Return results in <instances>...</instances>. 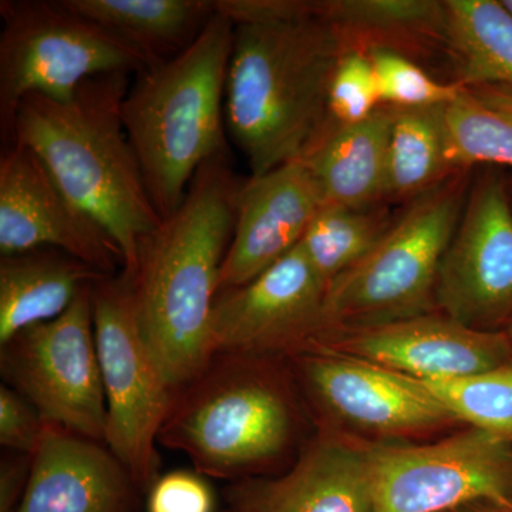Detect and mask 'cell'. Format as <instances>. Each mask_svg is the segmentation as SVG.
I'll use <instances>...</instances> for the list:
<instances>
[{"instance_id":"14","label":"cell","mask_w":512,"mask_h":512,"mask_svg":"<svg viewBox=\"0 0 512 512\" xmlns=\"http://www.w3.org/2000/svg\"><path fill=\"white\" fill-rule=\"evenodd\" d=\"M53 248L106 276L124 261L106 229L74 204L39 157L12 141L0 156V254Z\"/></svg>"},{"instance_id":"32","label":"cell","mask_w":512,"mask_h":512,"mask_svg":"<svg viewBox=\"0 0 512 512\" xmlns=\"http://www.w3.org/2000/svg\"><path fill=\"white\" fill-rule=\"evenodd\" d=\"M29 473L30 464L26 467L25 463H22V458L3 461L2 476H0V512L12 511L16 500L22 498L29 478L25 476Z\"/></svg>"},{"instance_id":"35","label":"cell","mask_w":512,"mask_h":512,"mask_svg":"<svg viewBox=\"0 0 512 512\" xmlns=\"http://www.w3.org/2000/svg\"><path fill=\"white\" fill-rule=\"evenodd\" d=\"M501 3H503L504 8L507 9L512 16V0H501Z\"/></svg>"},{"instance_id":"3","label":"cell","mask_w":512,"mask_h":512,"mask_svg":"<svg viewBox=\"0 0 512 512\" xmlns=\"http://www.w3.org/2000/svg\"><path fill=\"white\" fill-rule=\"evenodd\" d=\"M128 76H94L63 103L26 97L16 111L10 143L30 148L67 197L106 229L123 254L121 272L131 278L141 239L163 220L124 127Z\"/></svg>"},{"instance_id":"10","label":"cell","mask_w":512,"mask_h":512,"mask_svg":"<svg viewBox=\"0 0 512 512\" xmlns=\"http://www.w3.org/2000/svg\"><path fill=\"white\" fill-rule=\"evenodd\" d=\"M92 285L59 318L20 332L2 346V372L45 423L104 441L106 397L96 336Z\"/></svg>"},{"instance_id":"31","label":"cell","mask_w":512,"mask_h":512,"mask_svg":"<svg viewBox=\"0 0 512 512\" xmlns=\"http://www.w3.org/2000/svg\"><path fill=\"white\" fill-rule=\"evenodd\" d=\"M45 420L19 392L8 384L0 387V444L32 457L45 430Z\"/></svg>"},{"instance_id":"16","label":"cell","mask_w":512,"mask_h":512,"mask_svg":"<svg viewBox=\"0 0 512 512\" xmlns=\"http://www.w3.org/2000/svg\"><path fill=\"white\" fill-rule=\"evenodd\" d=\"M320 205L318 187L302 160L242 183L218 293L254 281L298 247Z\"/></svg>"},{"instance_id":"8","label":"cell","mask_w":512,"mask_h":512,"mask_svg":"<svg viewBox=\"0 0 512 512\" xmlns=\"http://www.w3.org/2000/svg\"><path fill=\"white\" fill-rule=\"evenodd\" d=\"M94 336L104 397V443L134 484L156 481L160 439L175 389L141 333L128 276H103L92 286Z\"/></svg>"},{"instance_id":"24","label":"cell","mask_w":512,"mask_h":512,"mask_svg":"<svg viewBox=\"0 0 512 512\" xmlns=\"http://www.w3.org/2000/svg\"><path fill=\"white\" fill-rule=\"evenodd\" d=\"M444 107H394L387 146V204H409L453 173L447 160Z\"/></svg>"},{"instance_id":"15","label":"cell","mask_w":512,"mask_h":512,"mask_svg":"<svg viewBox=\"0 0 512 512\" xmlns=\"http://www.w3.org/2000/svg\"><path fill=\"white\" fill-rule=\"evenodd\" d=\"M306 346L417 380L474 375L512 362L507 333L470 329L440 312L363 328L323 329Z\"/></svg>"},{"instance_id":"12","label":"cell","mask_w":512,"mask_h":512,"mask_svg":"<svg viewBox=\"0 0 512 512\" xmlns=\"http://www.w3.org/2000/svg\"><path fill=\"white\" fill-rule=\"evenodd\" d=\"M289 357L320 412L356 439H419L460 424L413 377L309 346Z\"/></svg>"},{"instance_id":"11","label":"cell","mask_w":512,"mask_h":512,"mask_svg":"<svg viewBox=\"0 0 512 512\" xmlns=\"http://www.w3.org/2000/svg\"><path fill=\"white\" fill-rule=\"evenodd\" d=\"M436 309L481 332H505L512 322V205L504 168L474 173L441 258Z\"/></svg>"},{"instance_id":"29","label":"cell","mask_w":512,"mask_h":512,"mask_svg":"<svg viewBox=\"0 0 512 512\" xmlns=\"http://www.w3.org/2000/svg\"><path fill=\"white\" fill-rule=\"evenodd\" d=\"M380 106L379 86L369 56L346 52L340 57L330 82V120L336 124L359 123Z\"/></svg>"},{"instance_id":"17","label":"cell","mask_w":512,"mask_h":512,"mask_svg":"<svg viewBox=\"0 0 512 512\" xmlns=\"http://www.w3.org/2000/svg\"><path fill=\"white\" fill-rule=\"evenodd\" d=\"M241 512H377L369 441L326 429L284 476L232 490Z\"/></svg>"},{"instance_id":"25","label":"cell","mask_w":512,"mask_h":512,"mask_svg":"<svg viewBox=\"0 0 512 512\" xmlns=\"http://www.w3.org/2000/svg\"><path fill=\"white\" fill-rule=\"evenodd\" d=\"M447 160L451 168L512 170V89H466L444 107Z\"/></svg>"},{"instance_id":"4","label":"cell","mask_w":512,"mask_h":512,"mask_svg":"<svg viewBox=\"0 0 512 512\" xmlns=\"http://www.w3.org/2000/svg\"><path fill=\"white\" fill-rule=\"evenodd\" d=\"M235 25L215 9L184 52L136 73L124 127L161 220L184 201L198 170L225 154V92Z\"/></svg>"},{"instance_id":"30","label":"cell","mask_w":512,"mask_h":512,"mask_svg":"<svg viewBox=\"0 0 512 512\" xmlns=\"http://www.w3.org/2000/svg\"><path fill=\"white\" fill-rule=\"evenodd\" d=\"M148 512H214V495L197 471H173L151 485Z\"/></svg>"},{"instance_id":"21","label":"cell","mask_w":512,"mask_h":512,"mask_svg":"<svg viewBox=\"0 0 512 512\" xmlns=\"http://www.w3.org/2000/svg\"><path fill=\"white\" fill-rule=\"evenodd\" d=\"M103 274L59 249L0 258V345L23 330L59 318Z\"/></svg>"},{"instance_id":"2","label":"cell","mask_w":512,"mask_h":512,"mask_svg":"<svg viewBox=\"0 0 512 512\" xmlns=\"http://www.w3.org/2000/svg\"><path fill=\"white\" fill-rule=\"evenodd\" d=\"M227 154L202 165L180 207L138 245L131 276L138 326L175 390L214 357L212 312L237 218Z\"/></svg>"},{"instance_id":"26","label":"cell","mask_w":512,"mask_h":512,"mask_svg":"<svg viewBox=\"0 0 512 512\" xmlns=\"http://www.w3.org/2000/svg\"><path fill=\"white\" fill-rule=\"evenodd\" d=\"M393 207L320 205L299 245L326 289L362 261L389 232L400 212Z\"/></svg>"},{"instance_id":"28","label":"cell","mask_w":512,"mask_h":512,"mask_svg":"<svg viewBox=\"0 0 512 512\" xmlns=\"http://www.w3.org/2000/svg\"><path fill=\"white\" fill-rule=\"evenodd\" d=\"M367 56L375 69L382 106H447L466 90L456 83L436 79L419 63L392 50L373 49Z\"/></svg>"},{"instance_id":"34","label":"cell","mask_w":512,"mask_h":512,"mask_svg":"<svg viewBox=\"0 0 512 512\" xmlns=\"http://www.w3.org/2000/svg\"><path fill=\"white\" fill-rule=\"evenodd\" d=\"M507 190L508 195H510V201L512 205V174L507 173Z\"/></svg>"},{"instance_id":"9","label":"cell","mask_w":512,"mask_h":512,"mask_svg":"<svg viewBox=\"0 0 512 512\" xmlns=\"http://www.w3.org/2000/svg\"><path fill=\"white\" fill-rule=\"evenodd\" d=\"M377 512L512 504V443L468 427L429 444L370 443Z\"/></svg>"},{"instance_id":"27","label":"cell","mask_w":512,"mask_h":512,"mask_svg":"<svg viewBox=\"0 0 512 512\" xmlns=\"http://www.w3.org/2000/svg\"><path fill=\"white\" fill-rule=\"evenodd\" d=\"M420 382L458 423L512 443V362L474 375Z\"/></svg>"},{"instance_id":"36","label":"cell","mask_w":512,"mask_h":512,"mask_svg":"<svg viewBox=\"0 0 512 512\" xmlns=\"http://www.w3.org/2000/svg\"><path fill=\"white\" fill-rule=\"evenodd\" d=\"M505 333H507V338L508 340H510V345L512 348V322L510 323V325H508V328L505 329Z\"/></svg>"},{"instance_id":"18","label":"cell","mask_w":512,"mask_h":512,"mask_svg":"<svg viewBox=\"0 0 512 512\" xmlns=\"http://www.w3.org/2000/svg\"><path fill=\"white\" fill-rule=\"evenodd\" d=\"M131 483L109 448L46 423L16 512H123Z\"/></svg>"},{"instance_id":"37","label":"cell","mask_w":512,"mask_h":512,"mask_svg":"<svg viewBox=\"0 0 512 512\" xmlns=\"http://www.w3.org/2000/svg\"><path fill=\"white\" fill-rule=\"evenodd\" d=\"M234 512H241V511L235 510Z\"/></svg>"},{"instance_id":"33","label":"cell","mask_w":512,"mask_h":512,"mask_svg":"<svg viewBox=\"0 0 512 512\" xmlns=\"http://www.w3.org/2000/svg\"><path fill=\"white\" fill-rule=\"evenodd\" d=\"M457 512H512V504L478 503L467 505Z\"/></svg>"},{"instance_id":"7","label":"cell","mask_w":512,"mask_h":512,"mask_svg":"<svg viewBox=\"0 0 512 512\" xmlns=\"http://www.w3.org/2000/svg\"><path fill=\"white\" fill-rule=\"evenodd\" d=\"M0 133L12 137L28 96L73 99L80 84L107 73H138L147 62L133 47L67 8L63 0L0 2Z\"/></svg>"},{"instance_id":"1","label":"cell","mask_w":512,"mask_h":512,"mask_svg":"<svg viewBox=\"0 0 512 512\" xmlns=\"http://www.w3.org/2000/svg\"><path fill=\"white\" fill-rule=\"evenodd\" d=\"M345 53L319 0H285L275 18L235 25L225 123L251 177L301 160L322 137Z\"/></svg>"},{"instance_id":"19","label":"cell","mask_w":512,"mask_h":512,"mask_svg":"<svg viewBox=\"0 0 512 512\" xmlns=\"http://www.w3.org/2000/svg\"><path fill=\"white\" fill-rule=\"evenodd\" d=\"M346 52L386 49L414 62L448 57L446 3L439 0H319Z\"/></svg>"},{"instance_id":"5","label":"cell","mask_w":512,"mask_h":512,"mask_svg":"<svg viewBox=\"0 0 512 512\" xmlns=\"http://www.w3.org/2000/svg\"><path fill=\"white\" fill-rule=\"evenodd\" d=\"M271 357L217 355L175 397L158 443L190 458L201 476L245 478L291 450L298 409Z\"/></svg>"},{"instance_id":"13","label":"cell","mask_w":512,"mask_h":512,"mask_svg":"<svg viewBox=\"0 0 512 512\" xmlns=\"http://www.w3.org/2000/svg\"><path fill=\"white\" fill-rule=\"evenodd\" d=\"M326 285L298 245L248 284L218 293L214 355L291 356L323 329Z\"/></svg>"},{"instance_id":"6","label":"cell","mask_w":512,"mask_h":512,"mask_svg":"<svg viewBox=\"0 0 512 512\" xmlns=\"http://www.w3.org/2000/svg\"><path fill=\"white\" fill-rule=\"evenodd\" d=\"M473 177L474 168H458L403 205L379 244L326 289L323 329L363 328L437 312L441 258Z\"/></svg>"},{"instance_id":"22","label":"cell","mask_w":512,"mask_h":512,"mask_svg":"<svg viewBox=\"0 0 512 512\" xmlns=\"http://www.w3.org/2000/svg\"><path fill=\"white\" fill-rule=\"evenodd\" d=\"M133 47L147 66L180 55L215 13L210 0H63Z\"/></svg>"},{"instance_id":"23","label":"cell","mask_w":512,"mask_h":512,"mask_svg":"<svg viewBox=\"0 0 512 512\" xmlns=\"http://www.w3.org/2000/svg\"><path fill=\"white\" fill-rule=\"evenodd\" d=\"M451 83L512 89V16L498 0H444Z\"/></svg>"},{"instance_id":"20","label":"cell","mask_w":512,"mask_h":512,"mask_svg":"<svg viewBox=\"0 0 512 512\" xmlns=\"http://www.w3.org/2000/svg\"><path fill=\"white\" fill-rule=\"evenodd\" d=\"M394 107L380 106L353 124L330 123L315 146L301 158L323 204L367 208L387 204V146Z\"/></svg>"}]
</instances>
